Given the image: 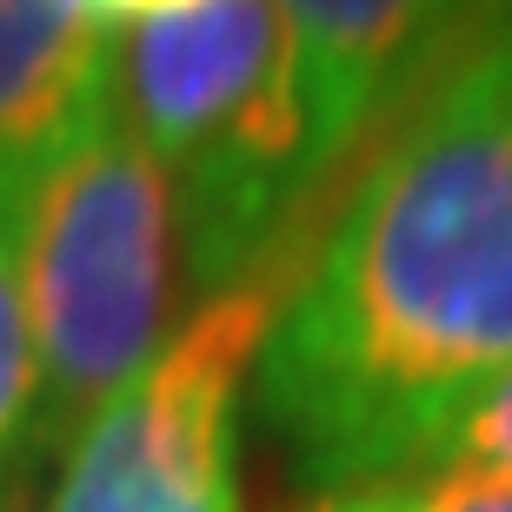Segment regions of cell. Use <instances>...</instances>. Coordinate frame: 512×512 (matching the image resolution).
Segmentation results:
<instances>
[{
  "label": "cell",
  "instance_id": "cell-1",
  "mask_svg": "<svg viewBox=\"0 0 512 512\" xmlns=\"http://www.w3.org/2000/svg\"><path fill=\"white\" fill-rule=\"evenodd\" d=\"M512 373V14L380 133L266 326L253 399L320 493L413 473Z\"/></svg>",
  "mask_w": 512,
  "mask_h": 512
},
{
  "label": "cell",
  "instance_id": "cell-2",
  "mask_svg": "<svg viewBox=\"0 0 512 512\" xmlns=\"http://www.w3.org/2000/svg\"><path fill=\"white\" fill-rule=\"evenodd\" d=\"M180 266L173 180L127 114H107L20 207V293L40 366V453L80 426L160 353Z\"/></svg>",
  "mask_w": 512,
  "mask_h": 512
},
{
  "label": "cell",
  "instance_id": "cell-3",
  "mask_svg": "<svg viewBox=\"0 0 512 512\" xmlns=\"http://www.w3.org/2000/svg\"><path fill=\"white\" fill-rule=\"evenodd\" d=\"M286 280L293 266H273L193 306L60 453L47 512H240V406Z\"/></svg>",
  "mask_w": 512,
  "mask_h": 512
},
{
  "label": "cell",
  "instance_id": "cell-4",
  "mask_svg": "<svg viewBox=\"0 0 512 512\" xmlns=\"http://www.w3.org/2000/svg\"><path fill=\"white\" fill-rule=\"evenodd\" d=\"M293 167L313 213L333 180L512 14V0H273Z\"/></svg>",
  "mask_w": 512,
  "mask_h": 512
},
{
  "label": "cell",
  "instance_id": "cell-5",
  "mask_svg": "<svg viewBox=\"0 0 512 512\" xmlns=\"http://www.w3.org/2000/svg\"><path fill=\"white\" fill-rule=\"evenodd\" d=\"M114 107V27L80 0H0V207H27V193Z\"/></svg>",
  "mask_w": 512,
  "mask_h": 512
},
{
  "label": "cell",
  "instance_id": "cell-6",
  "mask_svg": "<svg viewBox=\"0 0 512 512\" xmlns=\"http://www.w3.org/2000/svg\"><path fill=\"white\" fill-rule=\"evenodd\" d=\"M40 459V366L20 293V213L0 207V493Z\"/></svg>",
  "mask_w": 512,
  "mask_h": 512
},
{
  "label": "cell",
  "instance_id": "cell-7",
  "mask_svg": "<svg viewBox=\"0 0 512 512\" xmlns=\"http://www.w3.org/2000/svg\"><path fill=\"white\" fill-rule=\"evenodd\" d=\"M320 512H512V473H393L313 499Z\"/></svg>",
  "mask_w": 512,
  "mask_h": 512
},
{
  "label": "cell",
  "instance_id": "cell-8",
  "mask_svg": "<svg viewBox=\"0 0 512 512\" xmlns=\"http://www.w3.org/2000/svg\"><path fill=\"white\" fill-rule=\"evenodd\" d=\"M413 473H512V373L459 406Z\"/></svg>",
  "mask_w": 512,
  "mask_h": 512
},
{
  "label": "cell",
  "instance_id": "cell-9",
  "mask_svg": "<svg viewBox=\"0 0 512 512\" xmlns=\"http://www.w3.org/2000/svg\"><path fill=\"white\" fill-rule=\"evenodd\" d=\"M100 27H140V20H160V14H187L200 0H80Z\"/></svg>",
  "mask_w": 512,
  "mask_h": 512
},
{
  "label": "cell",
  "instance_id": "cell-10",
  "mask_svg": "<svg viewBox=\"0 0 512 512\" xmlns=\"http://www.w3.org/2000/svg\"><path fill=\"white\" fill-rule=\"evenodd\" d=\"M0 512H40V499H34V473L14 479V486L0 493Z\"/></svg>",
  "mask_w": 512,
  "mask_h": 512
},
{
  "label": "cell",
  "instance_id": "cell-11",
  "mask_svg": "<svg viewBox=\"0 0 512 512\" xmlns=\"http://www.w3.org/2000/svg\"><path fill=\"white\" fill-rule=\"evenodd\" d=\"M306 512H320V506H306Z\"/></svg>",
  "mask_w": 512,
  "mask_h": 512
}]
</instances>
